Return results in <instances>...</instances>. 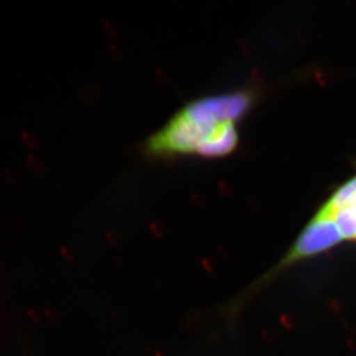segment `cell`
I'll return each mask as SVG.
<instances>
[{
  "label": "cell",
  "instance_id": "1",
  "mask_svg": "<svg viewBox=\"0 0 356 356\" xmlns=\"http://www.w3.org/2000/svg\"><path fill=\"white\" fill-rule=\"evenodd\" d=\"M250 104L245 93L199 98L185 105L152 135L145 149L154 156H227L238 144L234 121L245 113Z\"/></svg>",
  "mask_w": 356,
  "mask_h": 356
},
{
  "label": "cell",
  "instance_id": "2",
  "mask_svg": "<svg viewBox=\"0 0 356 356\" xmlns=\"http://www.w3.org/2000/svg\"><path fill=\"white\" fill-rule=\"evenodd\" d=\"M341 240L343 236L334 217L318 212L313 221L302 232L286 257L281 261L278 268L291 266L295 262L327 252Z\"/></svg>",
  "mask_w": 356,
  "mask_h": 356
},
{
  "label": "cell",
  "instance_id": "3",
  "mask_svg": "<svg viewBox=\"0 0 356 356\" xmlns=\"http://www.w3.org/2000/svg\"><path fill=\"white\" fill-rule=\"evenodd\" d=\"M356 201V177L344 184L330 199L320 212L327 216L334 217L337 211L353 205Z\"/></svg>",
  "mask_w": 356,
  "mask_h": 356
},
{
  "label": "cell",
  "instance_id": "4",
  "mask_svg": "<svg viewBox=\"0 0 356 356\" xmlns=\"http://www.w3.org/2000/svg\"><path fill=\"white\" fill-rule=\"evenodd\" d=\"M334 222L346 240H356V201L353 205L337 211Z\"/></svg>",
  "mask_w": 356,
  "mask_h": 356
}]
</instances>
